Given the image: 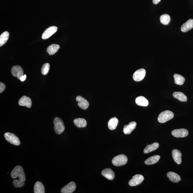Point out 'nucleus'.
I'll return each instance as SVG.
<instances>
[{
  "label": "nucleus",
  "instance_id": "nucleus-31",
  "mask_svg": "<svg viewBox=\"0 0 193 193\" xmlns=\"http://www.w3.org/2000/svg\"><path fill=\"white\" fill-rule=\"evenodd\" d=\"M24 182L21 181L20 180H15L13 181V184L16 188H20L24 185Z\"/></svg>",
  "mask_w": 193,
  "mask_h": 193
},
{
  "label": "nucleus",
  "instance_id": "nucleus-3",
  "mask_svg": "<svg viewBox=\"0 0 193 193\" xmlns=\"http://www.w3.org/2000/svg\"><path fill=\"white\" fill-rule=\"evenodd\" d=\"M127 161V157L123 154L115 156L112 160V164L116 166H121L125 165Z\"/></svg>",
  "mask_w": 193,
  "mask_h": 193
},
{
  "label": "nucleus",
  "instance_id": "nucleus-1",
  "mask_svg": "<svg viewBox=\"0 0 193 193\" xmlns=\"http://www.w3.org/2000/svg\"><path fill=\"white\" fill-rule=\"evenodd\" d=\"M11 176L12 178L19 177V180L24 182L26 181V176L22 167L20 166H16L11 173Z\"/></svg>",
  "mask_w": 193,
  "mask_h": 193
},
{
  "label": "nucleus",
  "instance_id": "nucleus-10",
  "mask_svg": "<svg viewBox=\"0 0 193 193\" xmlns=\"http://www.w3.org/2000/svg\"><path fill=\"white\" fill-rule=\"evenodd\" d=\"M11 72L14 77H17L19 79H20L21 77L24 75V72L22 68L19 66H13L11 70Z\"/></svg>",
  "mask_w": 193,
  "mask_h": 193
},
{
  "label": "nucleus",
  "instance_id": "nucleus-24",
  "mask_svg": "<svg viewBox=\"0 0 193 193\" xmlns=\"http://www.w3.org/2000/svg\"><path fill=\"white\" fill-rule=\"evenodd\" d=\"M173 96L174 98L177 99L181 102H186L187 100L186 95L181 92H174L173 94Z\"/></svg>",
  "mask_w": 193,
  "mask_h": 193
},
{
  "label": "nucleus",
  "instance_id": "nucleus-12",
  "mask_svg": "<svg viewBox=\"0 0 193 193\" xmlns=\"http://www.w3.org/2000/svg\"><path fill=\"white\" fill-rule=\"evenodd\" d=\"M76 185L73 182H71L67 185L63 187L61 189V192L62 193H72L75 190Z\"/></svg>",
  "mask_w": 193,
  "mask_h": 193
},
{
  "label": "nucleus",
  "instance_id": "nucleus-16",
  "mask_svg": "<svg viewBox=\"0 0 193 193\" xmlns=\"http://www.w3.org/2000/svg\"><path fill=\"white\" fill-rule=\"evenodd\" d=\"M103 176L110 180H112L115 177V173L110 169H106L103 170L102 172Z\"/></svg>",
  "mask_w": 193,
  "mask_h": 193
},
{
  "label": "nucleus",
  "instance_id": "nucleus-20",
  "mask_svg": "<svg viewBox=\"0 0 193 193\" xmlns=\"http://www.w3.org/2000/svg\"><path fill=\"white\" fill-rule=\"evenodd\" d=\"M35 193H45V188L42 183L37 181L35 184L34 187Z\"/></svg>",
  "mask_w": 193,
  "mask_h": 193
},
{
  "label": "nucleus",
  "instance_id": "nucleus-17",
  "mask_svg": "<svg viewBox=\"0 0 193 193\" xmlns=\"http://www.w3.org/2000/svg\"><path fill=\"white\" fill-rule=\"evenodd\" d=\"M192 28H193V19H190L182 25L181 29L182 32H186L192 29Z\"/></svg>",
  "mask_w": 193,
  "mask_h": 193
},
{
  "label": "nucleus",
  "instance_id": "nucleus-32",
  "mask_svg": "<svg viewBox=\"0 0 193 193\" xmlns=\"http://www.w3.org/2000/svg\"><path fill=\"white\" fill-rule=\"evenodd\" d=\"M5 89V85L2 82H0V93H1Z\"/></svg>",
  "mask_w": 193,
  "mask_h": 193
},
{
  "label": "nucleus",
  "instance_id": "nucleus-30",
  "mask_svg": "<svg viewBox=\"0 0 193 193\" xmlns=\"http://www.w3.org/2000/svg\"><path fill=\"white\" fill-rule=\"evenodd\" d=\"M50 69V64L48 63H46L43 65L41 69V72L42 75H46L48 73Z\"/></svg>",
  "mask_w": 193,
  "mask_h": 193
},
{
  "label": "nucleus",
  "instance_id": "nucleus-13",
  "mask_svg": "<svg viewBox=\"0 0 193 193\" xmlns=\"http://www.w3.org/2000/svg\"><path fill=\"white\" fill-rule=\"evenodd\" d=\"M19 104L20 106H26L28 108H30L32 106V100L30 97L24 95L20 99Z\"/></svg>",
  "mask_w": 193,
  "mask_h": 193
},
{
  "label": "nucleus",
  "instance_id": "nucleus-15",
  "mask_svg": "<svg viewBox=\"0 0 193 193\" xmlns=\"http://www.w3.org/2000/svg\"><path fill=\"white\" fill-rule=\"evenodd\" d=\"M172 155L173 159L176 163L180 165L182 162V154L181 152L177 149H174L172 151Z\"/></svg>",
  "mask_w": 193,
  "mask_h": 193
},
{
  "label": "nucleus",
  "instance_id": "nucleus-8",
  "mask_svg": "<svg viewBox=\"0 0 193 193\" xmlns=\"http://www.w3.org/2000/svg\"><path fill=\"white\" fill-rule=\"evenodd\" d=\"M171 133L173 136L176 138H183L188 136L189 132L186 129H175Z\"/></svg>",
  "mask_w": 193,
  "mask_h": 193
},
{
  "label": "nucleus",
  "instance_id": "nucleus-18",
  "mask_svg": "<svg viewBox=\"0 0 193 193\" xmlns=\"http://www.w3.org/2000/svg\"><path fill=\"white\" fill-rule=\"evenodd\" d=\"M167 176L169 178V180L173 183H178L181 180V177L179 175L174 172H168Z\"/></svg>",
  "mask_w": 193,
  "mask_h": 193
},
{
  "label": "nucleus",
  "instance_id": "nucleus-5",
  "mask_svg": "<svg viewBox=\"0 0 193 193\" xmlns=\"http://www.w3.org/2000/svg\"><path fill=\"white\" fill-rule=\"evenodd\" d=\"M4 137L7 141L12 145L16 146L20 145L21 142L19 138L13 133L10 132L5 133Z\"/></svg>",
  "mask_w": 193,
  "mask_h": 193
},
{
  "label": "nucleus",
  "instance_id": "nucleus-25",
  "mask_svg": "<svg viewBox=\"0 0 193 193\" xmlns=\"http://www.w3.org/2000/svg\"><path fill=\"white\" fill-rule=\"evenodd\" d=\"M60 48V46L57 44H52L48 47L47 51L50 55H54L57 53Z\"/></svg>",
  "mask_w": 193,
  "mask_h": 193
},
{
  "label": "nucleus",
  "instance_id": "nucleus-11",
  "mask_svg": "<svg viewBox=\"0 0 193 193\" xmlns=\"http://www.w3.org/2000/svg\"><path fill=\"white\" fill-rule=\"evenodd\" d=\"M76 100L78 102V105L81 109L85 110L87 109L89 106V103L86 99L81 96H78L76 97Z\"/></svg>",
  "mask_w": 193,
  "mask_h": 193
},
{
  "label": "nucleus",
  "instance_id": "nucleus-4",
  "mask_svg": "<svg viewBox=\"0 0 193 193\" xmlns=\"http://www.w3.org/2000/svg\"><path fill=\"white\" fill-rule=\"evenodd\" d=\"M53 123L55 132L58 135L61 134L65 129L64 122L60 118L57 117L54 119Z\"/></svg>",
  "mask_w": 193,
  "mask_h": 193
},
{
  "label": "nucleus",
  "instance_id": "nucleus-21",
  "mask_svg": "<svg viewBox=\"0 0 193 193\" xmlns=\"http://www.w3.org/2000/svg\"><path fill=\"white\" fill-rule=\"evenodd\" d=\"M136 103L138 106L146 107L148 105V101L143 96H139L137 97L135 100Z\"/></svg>",
  "mask_w": 193,
  "mask_h": 193
},
{
  "label": "nucleus",
  "instance_id": "nucleus-34",
  "mask_svg": "<svg viewBox=\"0 0 193 193\" xmlns=\"http://www.w3.org/2000/svg\"><path fill=\"white\" fill-rule=\"evenodd\" d=\"M161 0H153V3L155 4H157L160 2Z\"/></svg>",
  "mask_w": 193,
  "mask_h": 193
},
{
  "label": "nucleus",
  "instance_id": "nucleus-9",
  "mask_svg": "<svg viewBox=\"0 0 193 193\" xmlns=\"http://www.w3.org/2000/svg\"><path fill=\"white\" fill-rule=\"evenodd\" d=\"M57 27L53 26L50 27L45 30L42 35V38L43 39H46L51 36L55 34L57 30Z\"/></svg>",
  "mask_w": 193,
  "mask_h": 193
},
{
  "label": "nucleus",
  "instance_id": "nucleus-6",
  "mask_svg": "<svg viewBox=\"0 0 193 193\" xmlns=\"http://www.w3.org/2000/svg\"><path fill=\"white\" fill-rule=\"evenodd\" d=\"M143 176L141 175L136 174L133 177L132 179L129 182V185L131 186H135L140 185L143 181Z\"/></svg>",
  "mask_w": 193,
  "mask_h": 193
},
{
  "label": "nucleus",
  "instance_id": "nucleus-22",
  "mask_svg": "<svg viewBox=\"0 0 193 193\" xmlns=\"http://www.w3.org/2000/svg\"><path fill=\"white\" fill-rule=\"evenodd\" d=\"M160 156L159 155H156L151 156L146 160L144 162L146 165H152L156 163L160 159Z\"/></svg>",
  "mask_w": 193,
  "mask_h": 193
},
{
  "label": "nucleus",
  "instance_id": "nucleus-26",
  "mask_svg": "<svg viewBox=\"0 0 193 193\" xmlns=\"http://www.w3.org/2000/svg\"><path fill=\"white\" fill-rule=\"evenodd\" d=\"M74 123L77 127L79 128L86 127L87 124L86 121L84 119L82 118L75 119L74 120Z\"/></svg>",
  "mask_w": 193,
  "mask_h": 193
},
{
  "label": "nucleus",
  "instance_id": "nucleus-14",
  "mask_svg": "<svg viewBox=\"0 0 193 193\" xmlns=\"http://www.w3.org/2000/svg\"><path fill=\"white\" fill-rule=\"evenodd\" d=\"M137 126L136 122L135 121L131 122L129 123L128 125L124 126L123 132L126 135H129L134 130Z\"/></svg>",
  "mask_w": 193,
  "mask_h": 193
},
{
  "label": "nucleus",
  "instance_id": "nucleus-28",
  "mask_svg": "<svg viewBox=\"0 0 193 193\" xmlns=\"http://www.w3.org/2000/svg\"><path fill=\"white\" fill-rule=\"evenodd\" d=\"M174 77L175 84H177L182 85L185 82V78L181 75L175 74L174 75Z\"/></svg>",
  "mask_w": 193,
  "mask_h": 193
},
{
  "label": "nucleus",
  "instance_id": "nucleus-33",
  "mask_svg": "<svg viewBox=\"0 0 193 193\" xmlns=\"http://www.w3.org/2000/svg\"><path fill=\"white\" fill-rule=\"evenodd\" d=\"M27 76L26 75H23L22 77H21L20 79V80L21 81H22V82H23V81H24L26 80V78Z\"/></svg>",
  "mask_w": 193,
  "mask_h": 193
},
{
  "label": "nucleus",
  "instance_id": "nucleus-23",
  "mask_svg": "<svg viewBox=\"0 0 193 193\" xmlns=\"http://www.w3.org/2000/svg\"><path fill=\"white\" fill-rule=\"evenodd\" d=\"M118 119L116 117H113L108 122V126L109 129L113 130L116 129L118 123Z\"/></svg>",
  "mask_w": 193,
  "mask_h": 193
},
{
  "label": "nucleus",
  "instance_id": "nucleus-2",
  "mask_svg": "<svg viewBox=\"0 0 193 193\" xmlns=\"http://www.w3.org/2000/svg\"><path fill=\"white\" fill-rule=\"evenodd\" d=\"M174 115L172 112L165 111L162 112L159 115L158 121L160 123H164L174 118Z\"/></svg>",
  "mask_w": 193,
  "mask_h": 193
},
{
  "label": "nucleus",
  "instance_id": "nucleus-27",
  "mask_svg": "<svg viewBox=\"0 0 193 193\" xmlns=\"http://www.w3.org/2000/svg\"><path fill=\"white\" fill-rule=\"evenodd\" d=\"M9 33L7 31L4 32L0 36V46L1 47L5 44L9 38Z\"/></svg>",
  "mask_w": 193,
  "mask_h": 193
},
{
  "label": "nucleus",
  "instance_id": "nucleus-7",
  "mask_svg": "<svg viewBox=\"0 0 193 193\" xmlns=\"http://www.w3.org/2000/svg\"><path fill=\"white\" fill-rule=\"evenodd\" d=\"M146 74V70L143 68L137 70L133 74V80L136 82H140L141 81L145 78Z\"/></svg>",
  "mask_w": 193,
  "mask_h": 193
},
{
  "label": "nucleus",
  "instance_id": "nucleus-29",
  "mask_svg": "<svg viewBox=\"0 0 193 193\" xmlns=\"http://www.w3.org/2000/svg\"><path fill=\"white\" fill-rule=\"evenodd\" d=\"M171 18L170 16L167 14H164L160 16V21L162 24L164 25H167L170 21Z\"/></svg>",
  "mask_w": 193,
  "mask_h": 193
},
{
  "label": "nucleus",
  "instance_id": "nucleus-19",
  "mask_svg": "<svg viewBox=\"0 0 193 193\" xmlns=\"http://www.w3.org/2000/svg\"><path fill=\"white\" fill-rule=\"evenodd\" d=\"M159 146V144L157 142H155L151 145H148L144 149L143 152L145 154L152 152L153 151L156 150L158 148Z\"/></svg>",
  "mask_w": 193,
  "mask_h": 193
}]
</instances>
